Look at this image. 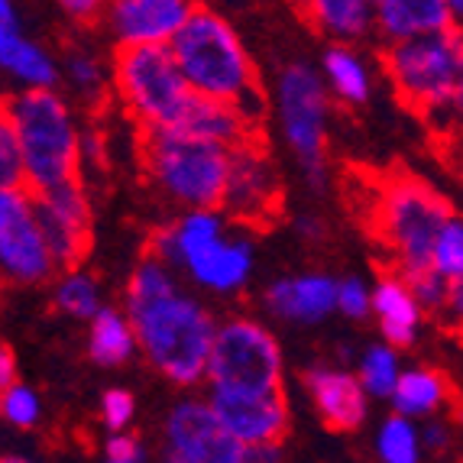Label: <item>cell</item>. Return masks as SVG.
I'll list each match as a JSON object with an SVG mask.
<instances>
[{
  "label": "cell",
  "mask_w": 463,
  "mask_h": 463,
  "mask_svg": "<svg viewBox=\"0 0 463 463\" xmlns=\"http://www.w3.org/2000/svg\"><path fill=\"white\" fill-rule=\"evenodd\" d=\"M100 454L108 463H143L146 460V448L137 434H130V428L124 431H108L104 444H100Z\"/></svg>",
  "instance_id": "cell-37"
},
{
  "label": "cell",
  "mask_w": 463,
  "mask_h": 463,
  "mask_svg": "<svg viewBox=\"0 0 463 463\" xmlns=\"http://www.w3.org/2000/svg\"><path fill=\"white\" fill-rule=\"evenodd\" d=\"M16 383V364H14V350L4 347L0 350V389H7Z\"/></svg>",
  "instance_id": "cell-45"
},
{
  "label": "cell",
  "mask_w": 463,
  "mask_h": 463,
  "mask_svg": "<svg viewBox=\"0 0 463 463\" xmlns=\"http://www.w3.org/2000/svg\"><path fill=\"white\" fill-rule=\"evenodd\" d=\"M409 286L415 288V295L421 298L425 308H434V311H444L448 305V295H450V282L440 272L434 269H418V272H409Z\"/></svg>",
  "instance_id": "cell-36"
},
{
  "label": "cell",
  "mask_w": 463,
  "mask_h": 463,
  "mask_svg": "<svg viewBox=\"0 0 463 463\" xmlns=\"http://www.w3.org/2000/svg\"><path fill=\"white\" fill-rule=\"evenodd\" d=\"M247 444L224 428L211 399H182L163 421V457L172 463H247Z\"/></svg>",
  "instance_id": "cell-12"
},
{
  "label": "cell",
  "mask_w": 463,
  "mask_h": 463,
  "mask_svg": "<svg viewBox=\"0 0 463 463\" xmlns=\"http://www.w3.org/2000/svg\"><path fill=\"white\" fill-rule=\"evenodd\" d=\"M4 120L14 127L26 163V188H43L71 182L81 172V127L75 110L55 88L10 94L4 104Z\"/></svg>",
  "instance_id": "cell-5"
},
{
  "label": "cell",
  "mask_w": 463,
  "mask_h": 463,
  "mask_svg": "<svg viewBox=\"0 0 463 463\" xmlns=\"http://www.w3.org/2000/svg\"><path fill=\"white\" fill-rule=\"evenodd\" d=\"M321 75L327 88L344 104H366L373 94V71L366 59L350 43H331L321 55Z\"/></svg>",
  "instance_id": "cell-26"
},
{
  "label": "cell",
  "mask_w": 463,
  "mask_h": 463,
  "mask_svg": "<svg viewBox=\"0 0 463 463\" xmlns=\"http://www.w3.org/2000/svg\"><path fill=\"white\" fill-rule=\"evenodd\" d=\"M139 350L133 317L117 308H104L88 321V356L98 366H124Z\"/></svg>",
  "instance_id": "cell-24"
},
{
  "label": "cell",
  "mask_w": 463,
  "mask_h": 463,
  "mask_svg": "<svg viewBox=\"0 0 463 463\" xmlns=\"http://www.w3.org/2000/svg\"><path fill=\"white\" fill-rule=\"evenodd\" d=\"M295 231H298L305 240H315V243H317V240H325L327 227L317 214H298V217H295Z\"/></svg>",
  "instance_id": "cell-42"
},
{
  "label": "cell",
  "mask_w": 463,
  "mask_h": 463,
  "mask_svg": "<svg viewBox=\"0 0 463 463\" xmlns=\"http://www.w3.org/2000/svg\"><path fill=\"white\" fill-rule=\"evenodd\" d=\"M55 4L75 24H94V20H100V16L108 14L110 0H55Z\"/></svg>",
  "instance_id": "cell-39"
},
{
  "label": "cell",
  "mask_w": 463,
  "mask_h": 463,
  "mask_svg": "<svg viewBox=\"0 0 463 463\" xmlns=\"http://www.w3.org/2000/svg\"><path fill=\"white\" fill-rule=\"evenodd\" d=\"M81 165H108V139L100 130H81Z\"/></svg>",
  "instance_id": "cell-40"
},
{
  "label": "cell",
  "mask_w": 463,
  "mask_h": 463,
  "mask_svg": "<svg viewBox=\"0 0 463 463\" xmlns=\"http://www.w3.org/2000/svg\"><path fill=\"white\" fill-rule=\"evenodd\" d=\"M178 69L198 94L240 104L250 117H260L263 98L256 85V65L227 16L198 7L169 43Z\"/></svg>",
  "instance_id": "cell-3"
},
{
  "label": "cell",
  "mask_w": 463,
  "mask_h": 463,
  "mask_svg": "<svg viewBox=\"0 0 463 463\" xmlns=\"http://www.w3.org/2000/svg\"><path fill=\"white\" fill-rule=\"evenodd\" d=\"M402 360H399V347L395 344H373L360 354L356 360V376L364 383V389L370 392V399H392L395 386H399L402 376Z\"/></svg>",
  "instance_id": "cell-29"
},
{
  "label": "cell",
  "mask_w": 463,
  "mask_h": 463,
  "mask_svg": "<svg viewBox=\"0 0 463 463\" xmlns=\"http://www.w3.org/2000/svg\"><path fill=\"white\" fill-rule=\"evenodd\" d=\"M52 301L65 317H75V321H91L104 308L98 279L91 272L78 269V266H71V269H65L62 276L55 279Z\"/></svg>",
  "instance_id": "cell-28"
},
{
  "label": "cell",
  "mask_w": 463,
  "mask_h": 463,
  "mask_svg": "<svg viewBox=\"0 0 463 463\" xmlns=\"http://www.w3.org/2000/svg\"><path fill=\"white\" fill-rule=\"evenodd\" d=\"M425 311L428 308L402 272H389L373 286V317L383 331V340H389L395 347L415 344L418 331L425 325Z\"/></svg>",
  "instance_id": "cell-19"
},
{
  "label": "cell",
  "mask_w": 463,
  "mask_h": 463,
  "mask_svg": "<svg viewBox=\"0 0 463 463\" xmlns=\"http://www.w3.org/2000/svg\"><path fill=\"white\" fill-rule=\"evenodd\" d=\"M137 418V402H133V392L127 389H108L100 395V425L108 431H124V428L133 425Z\"/></svg>",
  "instance_id": "cell-35"
},
{
  "label": "cell",
  "mask_w": 463,
  "mask_h": 463,
  "mask_svg": "<svg viewBox=\"0 0 463 463\" xmlns=\"http://www.w3.org/2000/svg\"><path fill=\"white\" fill-rule=\"evenodd\" d=\"M36 194V214L39 224L46 231L49 247L59 269H71L81 266L91 243V204L78 178L62 182V185L43 188Z\"/></svg>",
  "instance_id": "cell-13"
},
{
  "label": "cell",
  "mask_w": 463,
  "mask_h": 463,
  "mask_svg": "<svg viewBox=\"0 0 463 463\" xmlns=\"http://www.w3.org/2000/svg\"><path fill=\"white\" fill-rule=\"evenodd\" d=\"M194 10V0H110L104 24L117 49L169 46Z\"/></svg>",
  "instance_id": "cell-15"
},
{
  "label": "cell",
  "mask_w": 463,
  "mask_h": 463,
  "mask_svg": "<svg viewBox=\"0 0 463 463\" xmlns=\"http://www.w3.org/2000/svg\"><path fill=\"white\" fill-rule=\"evenodd\" d=\"M457 425L454 421H444L440 415L428 418L421 421V438H425V454H434V457H444L450 454V448L457 444Z\"/></svg>",
  "instance_id": "cell-38"
},
{
  "label": "cell",
  "mask_w": 463,
  "mask_h": 463,
  "mask_svg": "<svg viewBox=\"0 0 463 463\" xmlns=\"http://www.w3.org/2000/svg\"><path fill=\"white\" fill-rule=\"evenodd\" d=\"M114 94L139 130L178 127L194 98V88L178 69L169 46H124L114 59Z\"/></svg>",
  "instance_id": "cell-8"
},
{
  "label": "cell",
  "mask_w": 463,
  "mask_h": 463,
  "mask_svg": "<svg viewBox=\"0 0 463 463\" xmlns=\"http://www.w3.org/2000/svg\"><path fill=\"white\" fill-rule=\"evenodd\" d=\"M20 30V14H16V4L14 0H0V39H10L16 36Z\"/></svg>",
  "instance_id": "cell-41"
},
{
  "label": "cell",
  "mask_w": 463,
  "mask_h": 463,
  "mask_svg": "<svg viewBox=\"0 0 463 463\" xmlns=\"http://www.w3.org/2000/svg\"><path fill=\"white\" fill-rule=\"evenodd\" d=\"M224 428L250 448L282 444L288 431V402L282 392H208Z\"/></svg>",
  "instance_id": "cell-16"
},
{
  "label": "cell",
  "mask_w": 463,
  "mask_h": 463,
  "mask_svg": "<svg viewBox=\"0 0 463 463\" xmlns=\"http://www.w3.org/2000/svg\"><path fill=\"white\" fill-rule=\"evenodd\" d=\"M383 65L402 104L444 124L463 69V26L389 43Z\"/></svg>",
  "instance_id": "cell-7"
},
{
  "label": "cell",
  "mask_w": 463,
  "mask_h": 463,
  "mask_svg": "<svg viewBox=\"0 0 463 463\" xmlns=\"http://www.w3.org/2000/svg\"><path fill=\"white\" fill-rule=\"evenodd\" d=\"M282 457V444H260V448H250L247 463H266V460H279Z\"/></svg>",
  "instance_id": "cell-46"
},
{
  "label": "cell",
  "mask_w": 463,
  "mask_h": 463,
  "mask_svg": "<svg viewBox=\"0 0 463 463\" xmlns=\"http://www.w3.org/2000/svg\"><path fill=\"white\" fill-rule=\"evenodd\" d=\"M454 425H457V431L463 434V405H457V411H454Z\"/></svg>",
  "instance_id": "cell-48"
},
{
  "label": "cell",
  "mask_w": 463,
  "mask_h": 463,
  "mask_svg": "<svg viewBox=\"0 0 463 463\" xmlns=\"http://www.w3.org/2000/svg\"><path fill=\"white\" fill-rule=\"evenodd\" d=\"M208 4H217V0H208Z\"/></svg>",
  "instance_id": "cell-49"
},
{
  "label": "cell",
  "mask_w": 463,
  "mask_h": 463,
  "mask_svg": "<svg viewBox=\"0 0 463 463\" xmlns=\"http://www.w3.org/2000/svg\"><path fill=\"white\" fill-rule=\"evenodd\" d=\"M444 127H448V130H457L463 137V69H460V81H457V91H454V100H450Z\"/></svg>",
  "instance_id": "cell-43"
},
{
  "label": "cell",
  "mask_w": 463,
  "mask_h": 463,
  "mask_svg": "<svg viewBox=\"0 0 463 463\" xmlns=\"http://www.w3.org/2000/svg\"><path fill=\"white\" fill-rule=\"evenodd\" d=\"M337 315L350 321H364L373 315V286H366L360 276L340 279L337 286Z\"/></svg>",
  "instance_id": "cell-34"
},
{
  "label": "cell",
  "mask_w": 463,
  "mask_h": 463,
  "mask_svg": "<svg viewBox=\"0 0 463 463\" xmlns=\"http://www.w3.org/2000/svg\"><path fill=\"white\" fill-rule=\"evenodd\" d=\"M448 402L450 386L448 379L440 376V370H434V366H409V370H402L399 386H395L389 405H392V411L428 421V418L440 415Z\"/></svg>",
  "instance_id": "cell-25"
},
{
  "label": "cell",
  "mask_w": 463,
  "mask_h": 463,
  "mask_svg": "<svg viewBox=\"0 0 463 463\" xmlns=\"http://www.w3.org/2000/svg\"><path fill=\"white\" fill-rule=\"evenodd\" d=\"M0 411H4L10 428L33 431L39 425V418H43V399L36 395V389H30L26 383L16 379L14 386L0 389Z\"/></svg>",
  "instance_id": "cell-32"
},
{
  "label": "cell",
  "mask_w": 463,
  "mask_h": 463,
  "mask_svg": "<svg viewBox=\"0 0 463 463\" xmlns=\"http://www.w3.org/2000/svg\"><path fill=\"white\" fill-rule=\"evenodd\" d=\"M127 315L133 317L139 354L175 386H198L208 376L217 321L198 298L178 288L165 260L149 253L127 282Z\"/></svg>",
  "instance_id": "cell-1"
},
{
  "label": "cell",
  "mask_w": 463,
  "mask_h": 463,
  "mask_svg": "<svg viewBox=\"0 0 463 463\" xmlns=\"http://www.w3.org/2000/svg\"><path fill=\"white\" fill-rule=\"evenodd\" d=\"M425 454V438L418 418L392 411L376 428V457L383 463H418Z\"/></svg>",
  "instance_id": "cell-27"
},
{
  "label": "cell",
  "mask_w": 463,
  "mask_h": 463,
  "mask_svg": "<svg viewBox=\"0 0 463 463\" xmlns=\"http://www.w3.org/2000/svg\"><path fill=\"white\" fill-rule=\"evenodd\" d=\"M233 146L178 127L143 130L139 159L149 182L182 208H221Z\"/></svg>",
  "instance_id": "cell-4"
},
{
  "label": "cell",
  "mask_w": 463,
  "mask_h": 463,
  "mask_svg": "<svg viewBox=\"0 0 463 463\" xmlns=\"http://www.w3.org/2000/svg\"><path fill=\"white\" fill-rule=\"evenodd\" d=\"M178 130L198 133V137H208V139H217V143H227V146H237V143L250 139L253 117L240 108V104L217 100V98H208V94L194 91V98H192V104H188Z\"/></svg>",
  "instance_id": "cell-22"
},
{
  "label": "cell",
  "mask_w": 463,
  "mask_h": 463,
  "mask_svg": "<svg viewBox=\"0 0 463 463\" xmlns=\"http://www.w3.org/2000/svg\"><path fill=\"white\" fill-rule=\"evenodd\" d=\"M26 185V163L24 149L16 139L14 127L0 120V188H24Z\"/></svg>",
  "instance_id": "cell-33"
},
{
  "label": "cell",
  "mask_w": 463,
  "mask_h": 463,
  "mask_svg": "<svg viewBox=\"0 0 463 463\" xmlns=\"http://www.w3.org/2000/svg\"><path fill=\"white\" fill-rule=\"evenodd\" d=\"M0 65L10 75L20 91H43V88H55L62 69L49 49H43L39 43L26 39L24 33H16L10 39H0Z\"/></svg>",
  "instance_id": "cell-23"
},
{
  "label": "cell",
  "mask_w": 463,
  "mask_h": 463,
  "mask_svg": "<svg viewBox=\"0 0 463 463\" xmlns=\"http://www.w3.org/2000/svg\"><path fill=\"white\" fill-rule=\"evenodd\" d=\"M298 7L331 43H356L376 30V0H298Z\"/></svg>",
  "instance_id": "cell-21"
},
{
  "label": "cell",
  "mask_w": 463,
  "mask_h": 463,
  "mask_svg": "<svg viewBox=\"0 0 463 463\" xmlns=\"http://www.w3.org/2000/svg\"><path fill=\"white\" fill-rule=\"evenodd\" d=\"M454 26V14L444 0H376V30L386 43L425 36Z\"/></svg>",
  "instance_id": "cell-20"
},
{
  "label": "cell",
  "mask_w": 463,
  "mask_h": 463,
  "mask_svg": "<svg viewBox=\"0 0 463 463\" xmlns=\"http://www.w3.org/2000/svg\"><path fill=\"white\" fill-rule=\"evenodd\" d=\"M454 214L448 198L415 175L386 178L373 201V227L379 243L389 250L402 276L434 269L431 253L444 221Z\"/></svg>",
  "instance_id": "cell-6"
},
{
  "label": "cell",
  "mask_w": 463,
  "mask_h": 463,
  "mask_svg": "<svg viewBox=\"0 0 463 463\" xmlns=\"http://www.w3.org/2000/svg\"><path fill=\"white\" fill-rule=\"evenodd\" d=\"M340 279L325 272H305L269 282L263 292V308L286 325H321L337 311Z\"/></svg>",
  "instance_id": "cell-18"
},
{
  "label": "cell",
  "mask_w": 463,
  "mask_h": 463,
  "mask_svg": "<svg viewBox=\"0 0 463 463\" xmlns=\"http://www.w3.org/2000/svg\"><path fill=\"white\" fill-rule=\"evenodd\" d=\"M52 247L30 188H0V272L14 286H43L55 276Z\"/></svg>",
  "instance_id": "cell-11"
},
{
  "label": "cell",
  "mask_w": 463,
  "mask_h": 463,
  "mask_svg": "<svg viewBox=\"0 0 463 463\" xmlns=\"http://www.w3.org/2000/svg\"><path fill=\"white\" fill-rule=\"evenodd\" d=\"M276 114L286 146L298 159L305 182L315 192L327 185V114H331V88L321 69L286 65L276 78Z\"/></svg>",
  "instance_id": "cell-9"
},
{
  "label": "cell",
  "mask_w": 463,
  "mask_h": 463,
  "mask_svg": "<svg viewBox=\"0 0 463 463\" xmlns=\"http://www.w3.org/2000/svg\"><path fill=\"white\" fill-rule=\"evenodd\" d=\"M286 356L276 334L253 317L217 325L208 360V392H282Z\"/></svg>",
  "instance_id": "cell-10"
},
{
  "label": "cell",
  "mask_w": 463,
  "mask_h": 463,
  "mask_svg": "<svg viewBox=\"0 0 463 463\" xmlns=\"http://www.w3.org/2000/svg\"><path fill=\"white\" fill-rule=\"evenodd\" d=\"M450 7V14H454V24L457 26H463V0H444Z\"/></svg>",
  "instance_id": "cell-47"
},
{
  "label": "cell",
  "mask_w": 463,
  "mask_h": 463,
  "mask_svg": "<svg viewBox=\"0 0 463 463\" xmlns=\"http://www.w3.org/2000/svg\"><path fill=\"white\" fill-rule=\"evenodd\" d=\"M65 81L71 85V91L85 100H98L104 98L108 85H114V75H108L104 62H100L94 52H85V49H75V52L65 55L62 65Z\"/></svg>",
  "instance_id": "cell-30"
},
{
  "label": "cell",
  "mask_w": 463,
  "mask_h": 463,
  "mask_svg": "<svg viewBox=\"0 0 463 463\" xmlns=\"http://www.w3.org/2000/svg\"><path fill=\"white\" fill-rule=\"evenodd\" d=\"M431 266L448 282L463 279V214H457V211L444 221L438 240H434Z\"/></svg>",
  "instance_id": "cell-31"
},
{
  "label": "cell",
  "mask_w": 463,
  "mask_h": 463,
  "mask_svg": "<svg viewBox=\"0 0 463 463\" xmlns=\"http://www.w3.org/2000/svg\"><path fill=\"white\" fill-rule=\"evenodd\" d=\"M444 315H448L454 325L463 327V279L450 282V295H448V305H444Z\"/></svg>",
  "instance_id": "cell-44"
},
{
  "label": "cell",
  "mask_w": 463,
  "mask_h": 463,
  "mask_svg": "<svg viewBox=\"0 0 463 463\" xmlns=\"http://www.w3.org/2000/svg\"><path fill=\"white\" fill-rule=\"evenodd\" d=\"M305 389L315 405L317 418L325 421L331 431H356L366 421L370 411V392L364 389L360 376L337 366H311L305 373Z\"/></svg>",
  "instance_id": "cell-17"
},
{
  "label": "cell",
  "mask_w": 463,
  "mask_h": 463,
  "mask_svg": "<svg viewBox=\"0 0 463 463\" xmlns=\"http://www.w3.org/2000/svg\"><path fill=\"white\" fill-rule=\"evenodd\" d=\"M224 208H188L175 224L156 231L149 253L185 269L194 286L211 295H237L253 276L250 237L227 231Z\"/></svg>",
  "instance_id": "cell-2"
},
{
  "label": "cell",
  "mask_w": 463,
  "mask_h": 463,
  "mask_svg": "<svg viewBox=\"0 0 463 463\" xmlns=\"http://www.w3.org/2000/svg\"><path fill=\"white\" fill-rule=\"evenodd\" d=\"M279 204V175L272 159L266 156L263 146H256L253 139L237 143L231 153V175H227L224 204L221 208L233 221H247L260 224L272 217Z\"/></svg>",
  "instance_id": "cell-14"
}]
</instances>
